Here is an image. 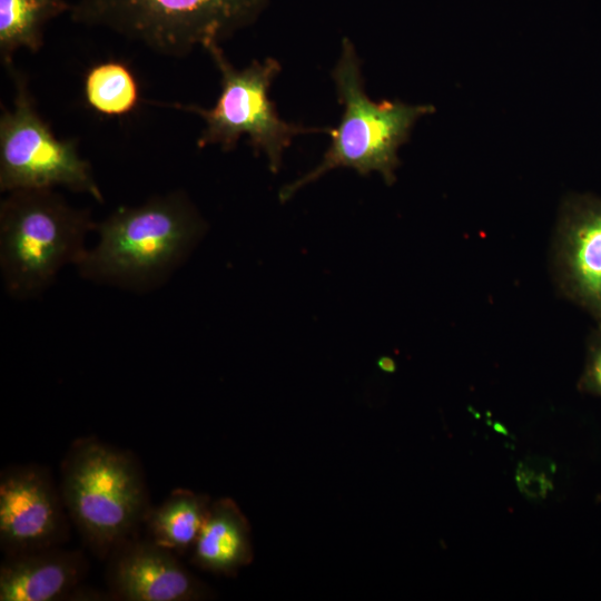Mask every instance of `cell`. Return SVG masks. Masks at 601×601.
I'll use <instances>...</instances> for the list:
<instances>
[{
	"instance_id": "cell-17",
	"label": "cell",
	"mask_w": 601,
	"mask_h": 601,
	"mask_svg": "<svg viewBox=\"0 0 601 601\" xmlns=\"http://www.w3.org/2000/svg\"><path fill=\"white\" fill-rule=\"evenodd\" d=\"M581 387L601 396V327H598L590 338Z\"/></svg>"
},
{
	"instance_id": "cell-2",
	"label": "cell",
	"mask_w": 601,
	"mask_h": 601,
	"mask_svg": "<svg viewBox=\"0 0 601 601\" xmlns=\"http://www.w3.org/2000/svg\"><path fill=\"white\" fill-rule=\"evenodd\" d=\"M97 223L53 188L16 189L0 204V269L16 299L39 296L66 265H77Z\"/></svg>"
},
{
	"instance_id": "cell-6",
	"label": "cell",
	"mask_w": 601,
	"mask_h": 601,
	"mask_svg": "<svg viewBox=\"0 0 601 601\" xmlns=\"http://www.w3.org/2000/svg\"><path fill=\"white\" fill-rule=\"evenodd\" d=\"M210 53L220 72L221 91L210 109L198 106L177 105L179 109L199 115L205 128L198 138V147L218 144L223 149L234 148L242 136L258 152L268 159L272 171H277L284 150L294 136L307 132H331V128H306L279 118L268 98L272 80L279 72V63L268 58L264 62L254 60L244 69H236L225 57L218 43L209 45Z\"/></svg>"
},
{
	"instance_id": "cell-13",
	"label": "cell",
	"mask_w": 601,
	"mask_h": 601,
	"mask_svg": "<svg viewBox=\"0 0 601 601\" xmlns=\"http://www.w3.org/2000/svg\"><path fill=\"white\" fill-rule=\"evenodd\" d=\"M211 502L206 494L175 489L158 506H150L144 520L147 538L176 555L191 551Z\"/></svg>"
},
{
	"instance_id": "cell-7",
	"label": "cell",
	"mask_w": 601,
	"mask_h": 601,
	"mask_svg": "<svg viewBox=\"0 0 601 601\" xmlns=\"http://www.w3.org/2000/svg\"><path fill=\"white\" fill-rule=\"evenodd\" d=\"M10 70L16 96L13 106L3 109L0 117L1 191L63 186L102 203V193L77 142L52 134L38 114L24 79Z\"/></svg>"
},
{
	"instance_id": "cell-12",
	"label": "cell",
	"mask_w": 601,
	"mask_h": 601,
	"mask_svg": "<svg viewBox=\"0 0 601 601\" xmlns=\"http://www.w3.org/2000/svg\"><path fill=\"white\" fill-rule=\"evenodd\" d=\"M190 552L197 568L226 577H235L253 561L250 525L234 500L211 502Z\"/></svg>"
},
{
	"instance_id": "cell-8",
	"label": "cell",
	"mask_w": 601,
	"mask_h": 601,
	"mask_svg": "<svg viewBox=\"0 0 601 601\" xmlns=\"http://www.w3.org/2000/svg\"><path fill=\"white\" fill-rule=\"evenodd\" d=\"M69 514L50 471L28 464L0 474V545L4 555L63 544Z\"/></svg>"
},
{
	"instance_id": "cell-14",
	"label": "cell",
	"mask_w": 601,
	"mask_h": 601,
	"mask_svg": "<svg viewBox=\"0 0 601 601\" xmlns=\"http://www.w3.org/2000/svg\"><path fill=\"white\" fill-rule=\"evenodd\" d=\"M63 0H0V57L12 68V56L26 48L37 51L42 46L46 23L69 10Z\"/></svg>"
},
{
	"instance_id": "cell-3",
	"label": "cell",
	"mask_w": 601,
	"mask_h": 601,
	"mask_svg": "<svg viewBox=\"0 0 601 601\" xmlns=\"http://www.w3.org/2000/svg\"><path fill=\"white\" fill-rule=\"evenodd\" d=\"M59 486L69 519L99 559L135 536L150 509L136 457L95 437L70 446Z\"/></svg>"
},
{
	"instance_id": "cell-9",
	"label": "cell",
	"mask_w": 601,
	"mask_h": 601,
	"mask_svg": "<svg viewBox=\"0 0 601 601\" xmlns=\"http://www.w3.org/2000/svg\"><path fill=\"white\" fill-rule=\"evenodd\" d=\"M554 264L562 294L601 327V198L574 194L563 201Z\"/></svg>"
},
{
	"instance_id": "cell-5",
	"label": "cell",
	"mask_w": 601,
	"mask_h": 601,
	"mask_svg": "<svg viewBox=\"0 0 601 601\" xmlns=\"http://www.w3.org/2000/svg\"><path fill=\"white\" fill-rule=\"evenodd\" d=\"M264 0H76L71 19L111 30L154 51L181 57L254 20Z\"/></svg>"
},
{
	"instance_id": "cell-4",
	"label": "cell",
	"mask_w": 601,
	"mask_h": 601,
	"mask_svg": "<svg viewBox=\"0 0 601 601\" xmlns=\"http://www.w3.org/2000/svg\"><path fill=\"white\" fill-rule=\"evenodd\" d=\"M333 77L339 101L344 105L342 119L336 128H331L332 142L323 160L285 186L279 194L282 201L338 167L353 168L362 176L377 171L387 185L393 184L394 171L400 165V146L406 142L420 117L434 112V107L428 105L411 106L401 101L375 102L368 99L356 52L348 40L343 41L342 56Z\"/></svg>"
},
{
	"instance_id": "cell-15",
	"label": "cell",
	"mask_w": 601,
	"mask_h": 601,
	"mask_svg": "<svg viewBox=\"0 0 601 601\" xmlns=\"http://www.w3.org/2000/svg\"><path fill=\"white\" fill-rule=\"evenodd\" d=\"M85 96L92 109L105 115L129 112L138 102L137 82L119 61L92 67L85 79Z\"/></svg>"
},
{
	"instance_id": "cell-16",
	"label": "cell",
	"mask_w": 601,
	"mask_h": 601,
	"mask_svg": "<svg viewBox=\"0 0 601 601\" xmlns=\"http://www.w3.org/2000/svg\"><path fill=\"white\" fill-rule=\"evenodd\" d=\"M515 480L520 491L529 499H543L552 490L551 477L528 463L519 465Z\"/></svg>"
},
{
	"instance_id": "cell-1",
	"label": "cell",
	"mask_w": 601,
	"mask_h": 601,
	"mask_svg": "<svg viewBox=\"0 0 601 601\" xmlns=\"http://www.w3.org/2000/svg\"><path fill=\"white\" fill-rule=\"evenodd\" d=\"M98 242L76 265L93 283L136 293L164 285L203 237L206 225L183 191L119 207L97 223Z\"/></svg>"
},
{
	"instance_id": "cell-10",
	"label": "cell",
	"mask_w": 601,
	"mask_h": 601,
	"mask_svg": "<svg viewBox=\"0 0 601 601\" xmlns=\"http://www.w3.org/2000/svg\"><path fill=\"white\" fill-rule=\"evenodd\" d=\"M106 581L110 597L124 601H198L213 597L171 551L150 539L135 536L108 556Z\"/></svg>"
},
{
	"instance_id": "cell-11",
	"label": "cell",
	"mask_w": 601,
	"mask_h": 601,
	"mask_svg": "<svg viewBox=\"0 0 601 601\" xmlns=\"http://www.w3.org/2000/svg\"><path fill=\"white\" fill-rule=\"evenodd\" d=\"M86 556L61 545L7 554L0 565V601H57L79 597Z\"/></svg>"
}]
</instances>
